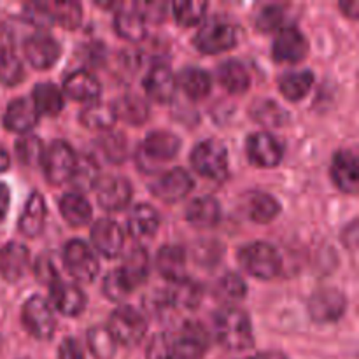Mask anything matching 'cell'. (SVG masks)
I'll list each match as a JSON object with an SVG mask.
<instances>
[{
	"instance_id": "obj_1",
	"label": "cell",
	"mask_w": 359,
	"mask_h": 359,
	"mask_svg": "<svg viewBox=\"0 0 359 359\" xmlns=\"http://www.w3.org/2000/svg\"><path fill=\"white\" fill-rule=\"evenodd\" d=\"M207 349V333L196 323H186L175 333H158L147 347V359H200Z\"/></svg>"
},
{
	"instance_id": "obj_2",
	"label": "cell",
	"mask_w": 359,
	"mask_h": 359,
	"mask_svg": "<svg viewBox=\"0 0 359 359\" xmlns=\"http://www.w3.org/2000/svg\"><path fill=\"white\" fill-rule=\"evenodd\" d=\"M214 332L217 342L228 351L241 353L255 346L251 319L237 307H224L214 316Z\"/></svg>"
},
{
	"instance_id": "obj_3",
	"label": "cell",
	"mask_w": 359,
	"mask_h": 359,
	"mask_svg": "<svg viewBox=\"0 0 359 359\" xmlns=\"http://www.w3.org/2000/svg\"><path fill=\"white\" fill-rule=\"evenodd\" d=\"M238 262L249 276L262 280L273 279L283 269V258L279 251L269 242H252L244 245L238 252Z\"/></svg>"
},
{
	"instance_id": "obj_4",
	"label": "cell",
	"mask_w": 359,
	"mask_h": 359,
	"mask_svg": "<svg viewBox=\"0 0 359 359\" xmlns=\"http://www.w3.org/2000/svg\"><path fill=\"white\" fill-rule=\"evenodd\" d=\"M179 149H181V139L177 135L165 130H156L144 139L137 154V163L144 172H154L161 163L174 160Z\"/></svg>"
},
{
	"instance_id": "obj_5",
	"label": "cell",
	"mask_w": 359,
	"mask_h": 359,
	"mask_svg": "<svg viewBox=\"0 0 359 359\" xmlns=\"http://www.w3.org/2000/svg\"><path fill=\"white\" fill-rule=\"evenodd\" d=\"M191 165L200 175L212 181H224L228 175V151L223 142L214 139L202 140L193 149Z\"/></svg>"
},
{
	"instance_id": "obj_6",
	"label": "cell",
	"mask_w": 359,
	"mask_h": 359,
	"mask_svg": "<svg viewBox=\"0 0 359 359\" xmlns=\"http://www.w3.org/2000/svg\"><path fill=\"white\" fill-rule=\"evenodd\" d=\"M105 328L109 330L116 344L133 347L146 337L147 323L137 309L130 307V305H121L112 312Z\"/></svg>"
},
{
	"instance_id": "obj_7",
	"label": "cell",
	"mask_w": 359,
	"mask_h": 359,
	"mask_svg": "<svg viewBox=\"0 0 359 359\" xmlns=\"http://www.w3.org/2000/svg\"><path fill=\"white\" fill-rule=\"evenodd\" d=\"M44 175L51 184L60 186L70 181L77 165V154L65 140H55L42 154Z\"/></svg>"
},
{
	"instance_id": "obj_8",
	"label": "cell",
	"mask_w": 359,
	"mask_h": 359,
	"mask_svg": "<svg viewBox=\"0 0 359 359\" xmlns=\"http://www.w3.org/2000/svg\"><path fill=\"white\" fill-rule=\"evenodd\" d=\"M63 263L70 276L79 283H91L100 272L98 256L86 242L72 238L63 248Z\"/></svg>"
},
{
	"instance_id": "obj_9",
	"label": "cell",
	"mask_w": 359,
	"mask_h": 359,
	"mask_svg": "<svg viewBox=\"0 0 359 359\" xmlns=\"http://www.w3.org/2000/svg\"><path fill=\"white\" fill-rule=\"evenodd\" d=\"M237 39V28L230 21L214 18L200 28L195 37V46L205 55H219L235 48Z\"/></svg>"
},
{
	"instance_id": "obj_10",
	"label": "cell",
	"mask_w": 359,
	"mask_h": 359,
	"mask_svg": "<svg viewBox=\"0 0 359 359\" xmlns=\"http://www.w3.org/2000/svg\"><path fill=\"white\" fill-rule=\"evenodd\" d=\"M21 321L27 332L37 340H49L56 332V318L51 305L41 297H32L25 302Z\"/></svg>"
},
{
	"instance_id": "obj_11",
	"label": "cell",
	"mask_w": 359,
	"mask_h": 359,
	"mask_svg": "<svg viewBox=\"0 0 359 359\" xmlns=\"http://www.w3.org/2000/svg\"><path fill=\"white\" fill-rule=\"evenodd\" d=\"M195 188V181L184 168H172L151 184V191L156 198L167 203H175L184 200Z\"/></svg>"
},
{
	"instance_id": "obj_12",
	"label": "cell",
	"mask_w": 359,
	"mask_h": 359,
	"mask_svg": "<svg viewBox=\"0 0 359 359\" xmlns=\"http://www.w3.org/2000/svg\"><path fill=\"white\" fill-rule=\"evenodd\" d=\"M347 307V300L335 287H323L312 294L309 302V312L316 323H335L344 316Z\"/></svg>"
},
{
	"instance_id": "obj_13",
	"label": "cell",
	"mask_w": 359,
	"mask_h": 359,
	"mask_svg": "<svg viewBox=\"0 0 359 359\" xmlns=\"http://www.w3.org/2000/svg\"><path fill=\"white\" fill-rule=\"evenodd\" d=\"M97 200L100 207L107 212H119L132 200V184L121 175H107L98 179Z\"/></svg>"
},
{
	"instance_id": "obj_14",
	"label": "cell",
	"mask_w": 359,
	"mask_h": 359,
	"mask_svg": "<svg viewBox=\"0 0 359 359\" xmlns=\"http://www.w3.org/2000/svg\"><path fill=\"white\" fill-rule=\"evenodd\" d=\"M248 156L251 163L262 168H273L283 161L284 147L277 137L269 132H256L248 139Z\"/></svg>"
},
{
	"instance_id": "obj_15",
	"label": "cell",
	"mask_w": 359,
	"mask_h": 359,
	"mask_svg": "<svg viewBox=\"0 0 359 359\" xmlns=\"http://www.w3.org/2000/svg\"><path fill=\"white\" fill-rule=\"evenodd\" d=\"M25 56L37 70L51 69L62 55L58 41L48 34H34L25 41Z\"/></svg>"
},
{
	"instance_id": "obj_16",
	"label": "cell",
	"mask_w": 359,
	"mask_h": 359,
	"mask_svg": "<svg viewBox=\"0 0 359 359\" xmlns=\"http://www.w3.org/2000/svg\"><path fill=\"white\" fill-rule=\"evenodd\" d=\"M309 42L298 28H280L272 46V55L277 62L297 63L307 56Z\"/></svg>"
},
{
	"instance_id": "obj_17",
	"label": "cell",
	"mask_w": 359,
	"mask_h": 359,
	"mask_svg": "<svg viewBox=\"0 0 359 359\" xmlns=\"http://www.w3.org/2000/svg\"><path fill=\"white\" fill-rule=\"evenodd\" d=\"M49 298H51L53 307L67 318H76L83 314L88 302L86 294L79 286L72 283H63V280L49 286Z\"/></svg>"
},
{
	"instance_id": "obj_18",
	"label": "cell",
	"mask_w": 359,
	"mask_h": 359,
	"mask_svg": "<svg viewBox=\"0 0 359 359\" xmlns=\"http://www.w3.org/2000/svg\"><path fill=\"white\" fill-rule=\"evenodd\" d=\"M91 242L97 252L105 258H118L125 245V235L119 224L112 219H98L91 228Z\"/></svg>"
},
{
	"instance_id": "obj_19",
	"label": "cell",
	"mask_w": 359,
	"mask_h": 359,
	"mask_svg": "<svg viewBox=\"0 0 359 359\" xmlns=\"http://www.w3.org/2000/svg\"><path fill=\"white\" fill-rule=\"evenodd\" d=\"M30 266V251L21 242H9L0 249V276L7 283H18L27 276Z\"/></svg>"
},
{
	"instance_id": "obj_20",
	"label": "cell",
	"mask_w": 359,
	"mask_h": 359,
	"mask_svg": "<svg viewBox=\"0 0 359 359\" xmlns=\"http://www.w3.org/2000/svg\"><path fill=\"white\" fill-rule=\"evenodd\" d=\"M144 90L151 100L168 104L177 91V79L167 65H154L144 77Z\"/></svg>"
},
{
	"instance_id": "obj_21",
	"label": "cell",
	"mask_w": 359,
	"mask_h": 359,
	"mask_svg": "<svg viewBox=\"0 0 359 359\" xmlns=\"http://www.w3.org/2000/svg\"><path fill=\"white\" fill-rule=\"evenodd\" d=\"M63 91L70 100L76 102H97L100 97L102 86L100 81L88 70H76L70 72L69 76L63 79Z\"/></svg>"
},
{
	"instance_id": "obj_22",
	"label": "cell",
	"mask_w": 359,
	"mask_h": 359,
	"mask_svg": "<svg viewBox=\"0 0 359 359\" xmlns=\"http://www.w3.org/2000/svg\"><path fill=\"white\" fill-rule=\"evenodd\" d=\"M39 123V112L30 98H16L11 102L4 114V125L14 133H28Z\"/></svg>"
},
{
	"instance_id": "obj_23",
	"label": "cell",
	"mask_w": 359,
	"mask_h": 359,
	"mask_svg": "<svg viewBox=\"0 0 359 359\" xmlns=\"http://www.w3.org/2000/svg\"><path fill=\"white\" fill-rule=\"evenodd\" d=\"M332 177L342 191L356 195L359 189V165L356 154L351 151H340L332 163Z\"/></svg>"
},
{
	"instance_id": "obj_24",
	"label": "cell",
	"mask_w": 359,
	"mask_h": 359,
	"mask_svg": "<svg viewBox=\"0 0 359 359\" xmlns=\"http://www.w3.org/2000/svg\"><path fill=\"white\" fill-rule=\"evenodd\" d=\"M186 219L189 224L200 230L216 228L221 221V205L214 196L203 195L191 200L186 209Z\"/></svg>"
},
{
	"instance_id": "obj_25",
	"label": "cell",
	"mask_w": 359,
	"mask_h": 359,
	"mask_svg": "<svg viewBox=\"0 0 359 359\" xmlns=\"http://www.w3.org/2000/svg\"><path fill=\"white\" fill-rule=\"evenodd\" d=\"M160 228V214L147 203H139L128 216V231L135 241H147L156 235Z\"/></svg>"
},
{
	"instance_id": "obj_26",
	"label": "cell",
	"mask_w": 359,
	"mask_h": 359,
	"mask_svg": "<svg viewBox=\"0 0 359 359\" xmlns=\"http://www.w3.org/2000/svg\"><path fill=\"white\" fill-rule=\"evenodd\" d=\"M46 216H48V207L44 196L41 193H32L20 217V231L28 238L37 237L44 230Z\"/></svg>"
},
{
	"instance_id": "obj_27",
	"label": "cell",
	"mask_w": 359,
	"mask_h": 359,
	"mask_svg": "<svg viewBox=\"0 0 359 359\" xmlns=\"http://www.w3.org/2000/svg\"><path fill=\"white\" fill-rule=\"evenodd\" d=\"M217 79L228 93L242 95L249 90L251 74L248 67L238 60H226L217 67Z\"/></svg>"
},
{
	"instance_id": "obj_28",
	"label": "cell",
	"mask_w": 359,
	"mask_h": 359,
	"mask_svg": "<svg viewBox=\"0 0 359 359\" xmlns=\"http://www.w3.org/2000/svg\"><path fill=\"white\" fill-rule=\"evenodd\" d=\"M156 269L168 283L186 277V251L179 245H163L156 255Z\"/></svg>"
},
{
	"instance_id": "obj_29",
	"label": "cell",
	"mask_w": 359,
	"mask_h": 359,
	"mask_svg": "<svg viewBox=\"0 0 359 359\" xmlns=\"http://www.w3.org/2000/svg\"><path fill=\"white\" fill-rule=\"evenodd\" d=\"M111 107L116 119H121L130 125H144L149 119V104H147L146 98L135 93L123 95Z\"/></svg>"
},
{
	"instance_id": "obj_30",
	"label": "cell",
	"mask_w": 359,
	"mask_h": 359,
	"mask_svg": "<svg viewBox=\"0 0 359 359\" xmlns=\"http://www.w3.org/2000/svg\"><path fill=\"white\" fill-rule=\"evenodd\" d=\"M118 270L132 290L146 283L147 276H149V256H147L146 249L142 245L133 248L123 259L121 269Z\"/></svg>"
},
{
	"instance_id": "obj_31",
	"label": "cell",
	"mask_w": 359,
	"mask_h": 359,
	"mask_svg": "<svg viewBox=\"0 0 359 359\" xmlns=\"http://www.w3.org/2000/svg\"><path fill=\"white\" fill-rule=\"evenodd\" d=\"M60 212H62L63 219L74 228L88 224L91 221V216H93L90 202L79 193L63 195L62 200H60Z\"/></svg>"
},
{
	"instance_id": "obj_32",
	"label": "cell",
	"mask_w": 359,
	"mask_h": 359,
	"mask_svg": "<svg viewBox=\"0 0 359 359\" xmlns=\"http://www.w3.org/2000/svg\"><path fill=\"white\" fill-rule=\"evenodd\" d=\"M30 100L35 105V109H37L39 116H58L62 112L63 105H65L62 91L53 83L35 84Z\"/></svg>"
},
{
	"instance_id": "obj_33",
	"label": "cell",
	"mask_w": 359,
	"mask_h": 359,
	"mask_svg": "<svg viewBox=\"0 0 359 359\" xmlns=\"http://www.w3.org/2000/svg\"><path fill=\"white\" fill-rule=\"evenodd\" d=\"M179 86L191 100H202L212 90V79H210L209 72L200 67H186L179 74Z\"/></svg>"
},
{
	"instance_id": "obj_34",
	"label": "cell",
	"mask_w": 359,
	"mask_h": 359,
	"mask_svg": "<svg viewBox=\"0 0 359 359\" xmlns=\"http://www.w3.org/2000/svg\"><path fill=\"white\" fill-rule=\"evenodd\" d=\"M314 84V74L311 70H291L280 76L279 90L287 100L298 102L307 97Z\"/></svg>"
},
{
	"instance_id": "obj_35",
	"label": "cell",
	"mask_w": 359,
	"mask_h": 359,
	"mask_svg": "<svg viewBox=\"0 0 359 359\" xmlns=\"http://www.w3.org/2000/svg\"><path fill=\"white\" fill-rule=\"evenodd\" d=\"M168 304L174 307H184V309H195L198 307L200 300H202V287L198 283L184 277L177 283H170V287L165 293Z\"/></svg>"
},
{
	"instance_id": "obj_36",
	"label": "cell",
	"mask_w": 359,
	"mask_h": 359,
	"mask_svg": "<svg viewBox=\"0 0 359 359\" xmlns=\"http://www.w3.org/2000/svg\"><path fill=\"white\" fill-rule=\"evenodd\" d=\"M251 116L259 123V125L270 126V128H279L290 121V114L286 109L280 107L277 102L269 100H256L251 107Z\"/></svg>"
},
{
	"instance_id": "obj_37",
	"label": "cell",
	"mask_w": 359,
	"mask_h": 359,
	"mask_svg": "<svg viewBox=\"0 0 359 359\" xmlns=\"http://www.w3.org/2000/svg\"><path fill=\"white\" fill-rule=\"evenodd\" d=\"M279 200L273 198L272 195H266V193H258L248 203L249 217L258 224H269L270 221H273L279 216Z\"/></svg>"
},
{
	"instance_id": "obj_38",
	"label": "cell",
	"mask_w": 359,
	"mask_h": 359,
	"mask_svg": "<svg viewBox=\"0 0 359 359\" xmlns=\"http://www.w3.org/2000/svg\"><path fill=\"white\" fill-rule=\"evenodd\" d=\"M114 28L123 39L133 42L140 41L146 35V21L135 9L119 11L114 18Z\"/></svg>"
},
{
	"instance_id": "obj_39",
	"label": "cell",
	"mask_w": 359,
	"mask_h": 359,
	"mask_svg": "<svg viewBox=\"0 0 359 359\" xmlns=\"http://www.w3.org/2000/svg\"><path fill=\"white\" fill-rule=\"evenodd\" d=\"M53 23L65 27L67 30H76L83 20V7L79 2H46Z\"/></svg>"
},
{
	"instance_id": "obj_40",
	"label": "cell",
	"mask_w": 359,
	"mask_h": 359,
	"mask_svg": "<svg viewBox=\"0 0 359 359\" xmlns=\"http://www.w3.org/2000/svg\"><path fill=\"white\" fill-rule=\"evenodd\" d=\"M25 79L23 63L13 49L0 46V83L6 86H16Z\"/></svg>"
},
{
	"instance_id": "obj_41",
	"label": "cell",
	"mask_w": 359,
	"mask_h": 359,
	"mask_svg": "<svg viewBox=\"0 0 359 359\" xmlns=\"http://www.w3.org/2000/svg\"><path fill=\"white\" fill-rule=\"evenodd\" d=\"M79 119L86 128L109 130L112 125H114L116 116L114 112H112L111 105L100 104V102H93V104L88 105L86 109H83Z\"/></svg>"
},
{
	"instance_id": "obj_42",
	"label": "cell",
	"mask_w": 359,
	"mask_h": 359,
	"mask_svg": "<svg viewBox=\"0 0 359 359\" xmlns=\"http://www.w3.org/2000/svg\"><path fill=\"white\" fill-rule=\"evenodd\" d=\"M88 346H90V351L95 358L112 359L118 344L105 326H95V328L88 330Z\"/></svg>"
},
{
	"instance_id": "obj_43",
	"label": "cell",
	"mask_w": 359,
	"mask_h": 359,
	"mask_svg": "<svg viewBox=\"0 0 359 359\" xmlns=\"http://www.w3.org/2000/svg\"><path fill=\"white\" fill-rule=\"evenodd\" d=\"M217 294H219L221 300L235 304V302H241L245 298L248 284L244 283V279L238 273H224L219 283H217Z\"/></svg>"
},
{
	"instance_id": "obj_44",
	"label": "cell",
	"mask_w": 359,
	"mask_h": 359,
	"mask_svg": "<svg viewBox=\"0 0 359 359\" xmlns=\"http://www.w3.org/2000/svg\"><path fill=\"white\" fill-rule=\"evenodd\" d=\"M174 18L182 27H193L200 23L202 18L205 16L207 4L205 2H175L172 4Z\"/></svg>"
},
{
	"instance_id": "obj_45",
	"label": "cell",
	"mask_w": 359,
	"mask_h": 359,
	"mask_svg": "<svg viewBox=\"0 0 359 359\" xmlns=\"http://www.w3.org/2000/svg\"><path fill=\"white\" fill-rule=\"evenodd\" d=\"M98 168L95 165V161L91 158H83V160H77L76 170H74V175L70 181H74V186L77 189H83V191H88V189L95 188L98 182Z\"/></svg>"
},
{
	"instance_id": "obj_46",
	"label": "cell",
	"mask_w": 359,
	"mask_h": 359,
	"mask_svg": "<svg viewBox=\"0 0 359 359\" xmlns=\"http://www.w3.org/2000/svg\"><path fill=\"white\" fill-rule=\"evenodd\" d=\"M98 146H100L105 158H107L109 161H112V163H119V161L125 160L126 154H128V142H126L125 135H121V133H107V135L102 137Z\"/></svg>"
},
{
	"instance_id": "obj_47",
	"label": "cell",
	"mask_w": 359,
	"mask_h": 359,
	"mask_svg": "<svg viewBox=\"0 0 359 359\" xmlns=\"http://www.w3.org/2000/svg\"><path fill=\"white\" fill-rule=\"evenodd\" d=\"M16 154L21 163L25 165H35L37 161H41L42 154H44L41 139L34 135H23L16 142Z\"/></svg>"
},
{
	"instance_id": "obj_48",
	"label": "cell",
	"mask_w": 359,
	"mask_h": 359,
	"mask_svg": "<svg viewBox=\"0 0 359 359\" xmlns=\"http://www.w3.org/2000/svg\"><path fill=\"white\" fill-rule=\"evenodd\" d=\"M132 287L128 286L123 276L119 273V270H112L111 273H107L104 279V294L112 302H121L132 293Z\"/></svg>"
},
{
	"instance_id": "obj_49",
	"label": "cell",
	"mask_w": 359,
	"mask_h": 359,
	"mask_svg": "<svg viewBox=\"0 0 359 359\" xmlns=\"http://www.w3.org/2000/svg\"><path fill=\"white\" fill-rule=\"evenodd\" d=\"M284 23V9L280 6H265L256 16V27L262 32L280 30Z\"/></svg>"
},
{
	"instance_id": "obj_50",
	"label": "cell",
	"mask_w": 359,
	"mask_h": 359,
	"mask_svg": "<svg viewBox=\"0 0 359 359\" xmlns=\"http://www.w3.org/2000/svg\"><path fill=\"white\" fill-rule=\"evenodd\" d=\"M35 276L42 284H55L60 280V272L56 269V263L53 256L44 255L35 262Z\"/></svg>"
},
{
	"instance_id": "obj_51",
	"label": "cell",
	"mask_w": 359,
	"mask_h": 359,
	"mask_svg": "<svg viewBox=\"0 0 359 359\" xmlns=\"http://www.w3.org/2000/svg\"><path fill=\"white\" fill-rule=\"evenodd\" d=\"M25 20L30 21L37 28H46L53 23L51 14H49L46 2H32L25 6Z\"/></svg>"
},
{
	"instance_id": "obj_52",
	"label": "cell",
	"mask_w": 359,
	"mask_h": 359,
	"mask_svg": "<svg viewBox=\"0 0 359 359\" xmlns=\"http://www.w3.org/2000/svg\"><path fill=\"white\" fill-rule=\"evenodd\" d=\"M133 9L144 18V21H161L165 18V11H167V6L163 2H140L137 6H133Z\"/></svg>"
},
{
	"instance_id": "obj_53",
	"label": "cell",
	"mask_w": 359,
	"mask_h": 359,
	"mask_svg": "<svg viewBox=\"0 0 359 359\" xmlns=\"http://www.w3.org/2000/svg\"><path fill=\"white\" fill-rule=\"evenodd\" d=\"M58 359H84V351L76 339L69 337L60 344Z\"/></svg>"
},
{
	"instance_id": "obj_54",
	"label": "cell",
	"mask_w": 359,
	"mask_h": 359,
	"mask_svg": "<svg viewBox=\"0 0 359 359\" xmlns=\"http://www.w3.org/2000/svg\"><path fill=\"white\" fill-rule=\"evenodd\" d=\"M9 203H11L9 188H7V184L0 182V219L6 217L7 210H9Z\"/></svg>"
},
{
	"instance_id": "obj_55",
	"label": "cell",
	"mask_w": 359,
	"mask_h": 359,
	"mask_svg": "<svg viewBox=\"0 0 359 359\" xmlns=\"http://www.w3.org/2000/svg\"><path fill=\"white\" fill-rule=\"evenodd\" d=\"M340 9L347 14L349 18H358L359 14V6L358 2H346V4H340Z\"/></svg>"
},
{
	"instance_id": "obj_56",
	"label": "cell",
	"mask_w": 359,
	"mask_h": 359,
	"mask_svg": "<svg viewBox=\"0 0 359 359\" xmlns=\"http://www.w3.org/2000/svg\"><path fill=\"white\" fill-rule=\"evenodd\" d=\"M9 165H11L9 153H7L6 147L0 146V172H6L7 168H9Z\"/></svg>"
},
{
	"instance_id": "obj_57",
	"label": "cell",
	"mask_w": 359,
	"mask_h": 359,
	"mask_svg": "<svg viewBox=\"0 0 359 359\" xmlns=\"http://www.w3.org/2000/svg\"><path fill=\"white\" fill-rule=\"evenodd\" d=\"M242 359H287V358L280 353H262V354H255V356H248Z\"/></svg>"
}]
</instances>
